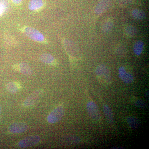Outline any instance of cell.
<instances>
[{
    "mask_svg": "<svg viewBox=\"0 0 149 149\" xmlns=\"http://www.w3.org/2000/svg\"><path fill=\"white\" fill-rule=\"evenodd\" d=\"M137 30L136 27L132 25H128L124 28V33L128 37H134L137 33Z\"/></svg>",
    "mask_w": 149,
    "mask_h": 149,
    "instance_id": "obj_17",
    "label": "cell"
},
{
    "mask_svg": "<svg viewBox=\"0 0 149 149\" xmlns=\"http://www.w3.org/2000/svg\"><path fill=\"white\" fill-rule=\"evenodd\" d=\"M28 125L26 123L21 122L14 123L9 126V131L13 133H24L28 129Z\"/></svg>",
    "mask_w": 149,
    "mask_h": 149,
    "instance_id": "obj_7",
    "label": "cell"
},
{
    "mask_svg": "<svg viewBox=\"0 0 149 149\" xmlns=\"http://www.w3.org/2000/svg\"><path fill=\"white\" fill-rule=\"evenodd\" d=\"M135 105L136 107L141 108H144L146 106V104L143 101L141 100H138L135 103Z\"/></svg>",
    "mask_w": 149,
    "mask_h": 149,
    "instance_id": "obj_21",
    "label": "cell"
},
{
    "mask_svg": "<svg viewBox=\"0 0 149 149\" xmlns=\"http://www.w3.org/2000/svg\"><path fill=\"white\" fill-rule=\"evenodd\" d=\"M1 107L0 105V115H1Z\"/></svg>",
    "mask_w": 149,
    "mask_h": 149,
    "instance_id": "obj_23",
    "label": "cell"
},
{
    "mask_svg": "<svg viewBox=\"0 0 149 149\" xmlns=\"http://www.w3.org/2000/svg\"><path fill=\"white\" fill-rule=\"evenodd\" d=\"M44 5L43 0H31L29 3L28 8L30 10L37 11L41 9Z\"/></svg>",
    "mask_w": 149,
    "mask_h": 149,
    "instance_id": "obj_10",
    "label": "cell"
},
{
    "mask_svg": "<svg viewBox=\"0 0 149 149\" xmlns=\"http://www.w3.org/2000/svg\"><path fill=\"white\" fill-rule=\"evenodd\" d=\"M11 1L14 3L19 4H20L23 0H11Z\"/></svg>",
    "mask_w": 149,
    "mask_h": 149,
    "instance_id": "obj_22",
    "label": "cell"
},
{
    "mask_svg": "<svg viewBox=\"0 0 149 149\" xmlns=\"http://www.w3.org/2000/svg\"><path fill=\"white\" fill-rule=\"evenodd\" d=\"M119 77L124 83L129 84L132 83L134 80V77L132 74L127 73L124 67H120L118 70Z\"/></svg>",
    "mask_w": 149,
    "mask_h": 149,
    "instance_id": "obj_9",
    "label": "cell"
},
{
    "mask_svg": "<svg viewBox=\"0 0 149 149\" xmlns=\"http://www.w3.org/2000/svg\"><path fill=\"white\" fill-rule=\"evenodd\" d=\"M6 88L8 91L11 94H15L18 91V88L15 83L10 82L6 85Z\"/></svg>",
    "mask_w": 149,
    "mask_h": 149,
    "instance_id": "obj_20",
    "label": "cell"
},
{
    "mask_svg": "<svg viewBox=\"0 0 149 149\" xmlns=\"http://www.w3.org/2000/svg\"><path fill=\"white\" fill-rule=\"evenodd\" d=\"M113 20L111 18H107L104 21L102 25V30L105 33L111 31L113 27Z\"/></svg>",
    "mask_w": 149,
    "mask_h": 149,
    "instance_id": "obj_11",
    "label": "cell"
},
{
    "mask_svg": "<svg viewBox=\"0 0 149 149\" xmlns=\"http://www.w3.org/2000/svg\"><path fill=\"white\" fill-rule=\"evenodd\" d=\"M127 122L130 128L136 129L139 128L141 125L140 120L136 117L133 116L128 117L127 119Z\"/></svg>",
    "mask_w": 149,
    "mask_h": 149,
    "instance_id": "obj_14",
    "label": "cell"
},
{
    "mask_svg": "<svg viewBox=\"0 0 149 149\" xmlns=\"http://www.w3.org/2000/svg\"><path fill=\"white\" fill-rule=\"evenodd\" d=\"M19 69L22 74L26 75H30L32 73V70L29 65L22 63L19 65Z\"/></svg>",
    "mask_w": 149,
    "mask_h": 149,
    "instance_id": "obj_13",
    "label": "cell"
},
{
    "mask_svg": "<svg viewBox=\"0 0 149 149\" xmlns=\"http://www.w3.org/2000/svg\"><path fill=\"white\" fill-rule=\"evenodd\" d=\"M103 110L107 121L110 124H112L114 121V119H113V114L111 109L108 106L104 105L103 106Z\"/></svg>",
    "mask_w": 149,
    "mask_h": 149,
    "instance_id": "obj_12",
    "label": "cell"
},
{
    "mask_svg": "<svg viewBox=\"0 0 149 149\" xmlns=\"http://www.w3.org/2000/svg\"><path fill=\"white\" fill-rule=\"evenodd\" d=\"M23 32L28 38L33 41L40 42L45 41L44 35L40 31L35 28L31 27H24Z\"/></svg>",
    "mask_w": 149,
    "mask_h": 149,
    "instance_id": "obj_2",
    "label": "cell"
},
{
    "mask_svg": "<svg viewBox=\"0 0 149 149\" xmlns=\"http://www.w3.org/2000/svg\"><path fill=\"white\" fill-rule=\"evenodd\" d=\"M111 4V0H100L95 8V13L97 15L102 13L109 8Z\"/></svg>",
    "mask_w": 149,
    "mask_h": 149,
    "instance_id": "obj_8",
    "label": "cell"
},
{
    "mask_svg": "<svg viewBox=\"0 0 149 149\" xmlns=\"http://www.w3.org/2000/svg\"><path fill=\"white\" fill-rule=\"evenodd\" d=\"M65 113L63 107L60 106L54 109L48 116V122L50 123H54L61 120Z\"/></svg>",
    "mask_w": 149,
    "mask_h": 149,
    "instance_id": "obj_3",
    "label": "cell"
},
{
    "mask_svg": "<svg viewBox=\"0 0 149 149\" xmlns=\"http://www.w3.org/2000/svg\"><path fill=\"white\" fill-rule=\"evenodd\" d=\"M87 109L90 117L95 121L100 120V113L97 106L93 102H90L87 104Z\"/></svg>",
    "mask_w": 149,
    "mask_h": 149,
    "instance_id": "obj_6",
    "label": "cell"
},
{
    "mask_svg": "<svg viewBox=\"0 0 149 149\" xmlns=\"http://www.w3.org/2000/svg\"><path fill=\"white\" fill-rule=\"evenodd\" d=\"M41 140V138L38 135H32L26 137L18 143L19 146L21 148H27L33 146L37 145Z\"/></svg>",
    "mask_w": 149,
    "mask_h": 149,
    "instance_id": "obj_4",
    "label": "cell"
},
{
    "mask_svg": "<svg viewBox=\"0 0 149 149\" xmlns=\"http://www.w3.org/2000/svg\"><path fill=\"white\" fill-rule=\"evenodd\" d=\"M144 44L143 41L139 40L137 41L133 47V51L135 54L139 56L142 54Z\"/></svg>",
    "mask_w": 149,
    "mask_h": 149,
    "instance_id": "obj_16",
    "label": "cell"
},
{
    "mask_svg": "<svg viewBox=\"0 0 149 149\" xmlns=\"http://www.w3.org/2000/svg\"><path fill=\"white\" fill-rule=\"evenodd\" d=\"M96 74L99 81L102 84L109 85L111 83V74L108 68L105 65H98L96 69Z\"/></svg>",
    "mask_w": 149,
    "mask_h": 149,
    "instance_id": "obj_1",
    "label": "cell"
},
{
    "mask_svg": "<svg viewBox=\"0 0 149 149\" xmlns=\"http://www.w3.org/2000/svg\"><path fill=\"white\" fill-rule=\"evenodd\" d=\"M43 93L42 89H38L33 92L24 100V104L26 107H30L36 104L41 98Z\"/></svg>",
    "mask_w": 149,
    "mask_h": 149,
    "instance_id": "obj_5",
    "label": "cell"
},
{
    "mask_svg": "<svg viewBox=\"0 0 149 149\" xmlns=\"http://www.w3.org/2000/svg\"><path fill=\"white\" fill-rule=\"evenodd\" d=\"M132 15L134 18L138 20H142L146 17V13L143 11L139 9L133 10L132 12Z\"/></svg>",
    "mask_w": 149,
    "mask_h": 149,
    "instance_id": "obj_19",
    "label": "cell"
},
{
    "mask_svg": "<svg viewBox=\"0 0 149 149\" xmlns=\"http://www.w3.org/2000/svg\"><path fill=\"white\" fill-rule=\"evenodd\" d=\"M40 60L41 61L46 64H53L55 62L54 58L51 54H48L42 55L40 56Z\"/></svg>",
    "mask_w": 149,
    "mask_h": 149,
    "instance_id": "obj_15",
    "label": "cell"
},
{
    "mask_svg": "<svg viewBox=\"0 0 149 149\" xmlns=\"http://www.w3.org/2000/svg\"><path fill=\"white\" fill-rule=\"evenodd\" d=\"M9 3L8 0H0V16H3L8 11Z\"/></svg>",
    "mask_w": 149,
    "mask_h": 149,
    "instance_id": "obj_18",
    "label": "cell"
}]
</instances>
